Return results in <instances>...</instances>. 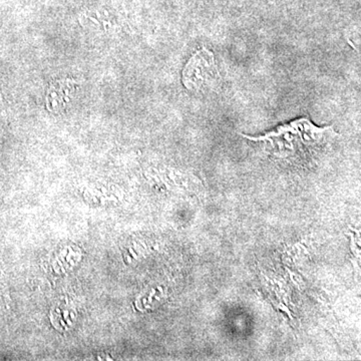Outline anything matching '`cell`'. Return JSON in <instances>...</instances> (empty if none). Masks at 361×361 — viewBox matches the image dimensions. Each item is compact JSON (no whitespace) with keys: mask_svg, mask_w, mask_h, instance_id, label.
<instances>
[{"mask_svg":"<svg viewBox=\"0 0 361 361\" xmlns=\"http://www.w3.org/2000/svg\"><path fill=\"white\" fill-rule=\"evenodd\" d=\"M219 80L220 73L213 52L206 47L197 51L183 71V84L188 90H200L211 87Z\"/></svg>","mask_w":361,"mask_h":361,"instance_id":"2","label":"cell"},{"mask_svg":"<svg viewBox=\"0 0 361 361\" xmlns=\"http://www.w3.org/2000/svg\"><path fill=\"white\" fill-rule=\"evenodd\" d=\"M332 127L318 128L307 118H301L259 137H248L252 141L263 142L274 155L282 158L307 159L317 151L329 135Z\"/></svg>","mask_w":361,"mask_h":361,"instance_id":"1","label":"cell"}]
</instances>
